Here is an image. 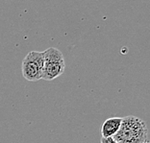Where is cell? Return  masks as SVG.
I'll use <instances>...</instances> for the list:
<instances>
[{"instance_id": "obj_1", "label": "cell", "mask_w": 150, "mask_h": 143, "mask_svg": "<svg viewBox=\"0 0 150 143\" xmlns=\"http://www.w3.org/2000/svg\"><path fill=\"white\" fill-rule=\"evenodd\" d=\"M112 138L117 143L147 142L148 129L145 121L131 115L123 117L120 128Z\"/></svg>"}, {"instance_id": "obj_2", "label": "cell", "mask_w": 150, "mask_h": 143, "mask_svg": "<svg viewBox=\"0 0 150 143\" xmlns=\"http://www.w3.org/2000/svg\"><path fill=\"white\" fill-rule=\"evenodd\" d=\"M44 63L42 78L45 81H52L61 76L66 69V63L63 53L56 47H49L43 51Z\"/></svg>"}, {"instance_id": "obj_3", "label": "cell", "mask_w": 150, "mask_h": 143, "mask_svg": "<svg viewBox=\"0 0 150 143\" xmlns=\"http://www.w3.org/2000/svg\"><path fill=\"white\" fill-rule=\"evenodd\" d=\"M44 63L43 52L31 51L22 61V75L24 79L30 82H37L42 78Z\"/></svg>"}, {"instance_id": "obj_4", "label": "cell", "mask_w": 150, "mask_h": 143, "mask_svg": "<svg viewBox=\"0 0 150 143\" xmlns=\"http://www.w3.org/2000/svg\"><path fill=\"white\" fill-rule=\"evenodd\" d=\"M122 121V117H111L106 119L101 127V135L102 137L109 138L114 137L120 128Z\"/></svg>"}, {"instance_id": "obj_5", "label": "cell", "mask_w": 150, "mask_h": 143, "mask_svg": "<svg viewBox=\"0 0 150 143\" xmlns=\"http://www.w3.org/2000/svg\"><path fill=\"white\" fill-rule=\"evenodd\" d=\"M101 143H117V141L114 140L112 137H109V138H104L102 137L101 138Z\"/></svg>"}, {"instance_id": "obj_6", "label": "cell", "mask_w": 150, "mask_h": 143, "mask_svg": "<svg viewBox=\"0 0 150 143\" xmlns=\"http://www.w3.org/2000/svg\"><path fill=\"white\" fill-rule=\"evenodd\" d=\"M144 143H149V142H148V141H147V142H144Z\"/></svg>"}]
</instances>
